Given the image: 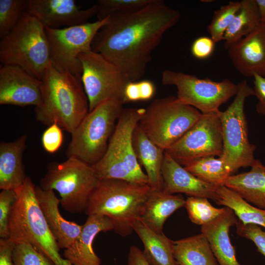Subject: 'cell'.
<instances>
[{"label": "cell", "mask_w": 265, "mask_h": 265, "mask_svg": "<svg viewBox=\"0 0 265 265\" xmlns=\"http://www.w3.org/2000/svg\"><path fill=\"white\" fill-rule=\"evenodd\" d=\"M14 191L17 199L9 220V238L16 244H30L55 265H72L59 253V248L45 219L30 178L27 176L23 184Z\"/></svg>", "instance_id": "277c9868"}, {"label": "cell", "mask_w": 265, "mask_h": 265, "mask_svg": "<svg viewBox=\"0 0 265 265\" xmlns=\"http://www.w3.org/2000/svg\"><path fill=\"white\" fill-rule=\"evenodd\" d=\"M145 109L138 124L147 136L164 151L182 137L202 114L173 96L155 99Z\"/></svg>", "instance_id": "9c48e42d"}, {"label": "cell", "mask_w": 265, "mask_h": 265, "mask_svg": "<svg viewBox=\"0 0 265 265\" xmlns=\"http://www.w3.org/2000/svg\"><path fill=\"white\" fill-rule=\"evenodd\" d=\"M215 43L211 37H199L193 42L191 46V53L197 59H207L213 53Z\"/></svg>", "instance_id": "f35d334b"}, {"label": "cell", "mask_w": 265, "mask_h": 265, "mask_svg": "<svg viewBox=\"0 0 265 265\" xmlns=\"http://www.w3.org/2000/svg\"><path fill=\"white\" fill-rule=\"evenodd\" d=\"M185 203L181 195L151 188L139 220L154 232L163 233L166 220L178 209L185 207Z\"/></svg>", "instance_id": "cb8c5ba5"}, {"label": "cell", "mask_w": 265, "mask_h": 265, "mask_svg": "<svg viewBox=\"0 0 265 265\" xmlns=\"http://www.w3.org/2000/svg\"><path fill=\"white\" fill-rule=\"evenodd\" d=\"M108 18L67 27H45L52 65L58 71L81 78L82 66L79 55L92 50L95 36Z\"/></svg>", "instance_id": "7c38bea8"}, {"label": "cell", "mask_w": 265, "mask_h": 265, "mask_svg": "<svg viewBox=\"0 0 265 265\" xmlns=\"http://www.w3.org/2000/svg\"><path fill=\"white\" fill-rule=\"evenodd\" d=\"M13 260V265H55L51 259L26 243L16 244Z\"/></svg>", "instance_id": "e575fe53"}, {"label": "cell", "mask_w": 265, "mask_h": 265, "mask_svg": "<svg viewBox=\"0 0 265 265\" xmlns=\"http://www.w3.org/2000/svg\"><path fill=\"white\" fill-rule=\"evenodd\" d=\"M42 81L21 67L11 64L0 68V104L40 106Z\"/></svg>", "instance_id": "2e32d148"}, {"label": "cell", "mask_w": 265, "mask_h": 265, "mask_svg": "<svg viewBox=\"0 0 265 265\" xmlns=\"http://www.w3.org/2000/svg\"><path fill=\"white\" fill-rule=\"evenodd\" d=\"M111 230H113V225L107 217L99 214L88 215L79 238L64 249V259L72 265H101V259L93 249V241L99 233Z\"/></svg>", "instance_id": "d6986e66"}, {"label": "cell", "mask_w": 265, "mask_h": 265, "mask_svg": "<svg viewBox=\"0 0 265 265\" xmlns=\"http://www.w3.org/2000/svg\"><path fill=\"white\" fill-rule=\"evenodd\" d=\"M27 136L23 135L12 142L0 144V189L15 190L26 178L23 162Z\"/></svg>", "instance_id": "7402d4cb"}, {"label": "cell", "mask_w": 265, "mask_h": 265, "mask_svg": "<svg viewBox=\"0 0 265 265\" xmlns=\"http://www.w3.org/2000/svg\"><path fill=\"white\" fill-rule=\"evenodd\" d=\"M235 226L237 234L251 240L258 251L265 257V230L256 224H244L238 219Z\"/></svg>", "instance_id": "8d00e7d4"}, {"label": "cell", "mask_w": 265, "mask_h": 265, "mask_svg": "<svg viewBox=\"0 0 265 265\" xmlns=\"http://www.w3.org/2000/svg\"><path fill=\"white\" fill-rule=\"evenodd\" d=\"M227 50L232 64L241 75L265 77V25L261 24Z\"/></svg>", "instance_id": "e0dca14e"}, {"label": "cell", "mask_w": 265, "mask_h": 265, "mask_svg": "<svg viewBox=\"0 0 265 265\" xmlns=\"http://www.w3.org/2000/svg\"><path fill=\"white\" fill-rule=\"evenodd\" d=\"M173 253L177 265H219L202 233L174 241Z\"/></svg>", "instance_id": "4316f807"}, {"label": "cell", "mask_w": 265, "mask_h": 265, "mask_svg": "<svg viewBox=\"0 0 265 265\" xmlns=\"http://www.w3.org/2000/svg\"><path fill=\"white\" fill-rule=\"evenodd\" d=\"M240 7L225 33L224 46L228 49L257 29L261 24L256 0H242Z\"/></svg>", "instance_id": "83f0119b"}, {"label": "cell", "mask_w": 265, "mask_h": 265, "mask_svg": "<svg viewBox=\"0 0 265 265\" xmlns=\"http://www.w3.org/2000/svg\"><path fill=\"white\" fill-rule=\"evenodd\" d=\"M132 140L138 162L147 176L148 185L152 189H162L161 168L165 151L147 136L138 123L133 132Z\"/></svg>", "instance_id": "603a6c76"}, {"label": "cell", "mask_w": 265, "mask_h": 265, "mask_svg": "<svg viewBox=\"0 0 265 265\" xmlns=\"http://www.w3.org/2000/svg\"><path fill=\"white\" fill-rule=\"evenodd\" d=\"M162 190L170 194L185 193L188 197L218 199V186L205 183L192 174L165 151L161 168Z\"/></svg>", "instance_id": "ac0fdd59"}, {"label": "cell", "mask_w": 265, "mask_h": 265, "mask_svg": "<svg viewBox=\"0 0 265 265\" xmlns=\"http://www.w3.org/2000/svg\"><path fill=\"white\" fill-rule=\"evenodd\" d=\"M133 229L143 246V255L150 265H177L174 256V241L164 233H157L137 220Z\"/></svg>", "instance_id": "484cf974"}, {"label": "cell", "mask_w": 265, "mask_h": 265, "mask_svg": "<svg viewBox=\"0 0 265 265\" xmlns=\"http://www.w3.org/2000/svg\"><path fill=\"white\" fill-rule=\"evenodd\" d=\"M26 0H0V37L15 27L26 10Z\"/></svg>", "instance_id": "d6a6232c"}, {"label": "cell", "mask_w": 265, "mask_h": 265, "mask_svg": "<svg viewBox=\"0 0 265 265\" xmlns=\"http://www.w3.org/2000/svg\"><path fill=\"white\" fill-rule=\"evenodd\" d=\"M41 81L42 103L35 108L36 120L56 123L71 133L89 112V102L81 78L56 70L50 63Z\"/></svg>", "instance_id": "7a4b0ae2"}, {"label": "cell", "mask_w": 265, "mask_h": 265, "mask_svg": "<svg viewBox=\"0 0 265 265\" xmlns=\"http://www.w3.org/2000/svg\"><path fill=\"white\" fill-rule=\"evenodd\" d=\"M240 5V1H231L214 12L207 30L215 43L223 41L225 33L238 11Z\"/></svg>", "instance_id": "1f68e13d"}, {"label": "cell", "mask_w": 265, "mask_h": 265, "mask_svg": "<svg viewBox=\"0 0 265 265\" xmlns=\"http://www.w3.org/2000/svg\"><path fill=\"white\" fill-rule=\"evenodd\" d=\"M235 98L224 111H219L223 139V151L219 157L231 172L241 167H251L255 159L256 146L249 141L247 121L244 110L245 100L255 96L246 80L238 84Z\"/></svg>", "instance_id": "30bf717a"}, {"label": "cell", "mask_w": 265, "mask_h": 265, "mask_svg": "<svg viewBox=\"0 0 265 265\" xmlns=\"http://www.w3.org/2000/svg\"><path fill=\"white\" fill-rule=\"evenodd\" d=\"M127 265H150L146 260L142 251L135 246L130 247Z\"/></svg>", "instance_id": "b9f144b4"}, {"label": "cell", "mask_w": 265, "mask_h": 265, "mask_svg": "<svg viewBox=\"0 0 265 265\" xmlns=\"http://www.w3.org/2000/svg\"><path fill=\"white\" fill-rule=\"evenodd\" d=\"M145 109H123L105 154L92 165L100 180L116 179L148 185L147 176L138 162L132 140L133 132Z\"/></svg>", "instance_id": "5b68a950"}, {"label": "cell", "mask_w": 265, "mask_h": 265, "mask_svg": "<svg viewBox=\"0 0 265 265\" xmlns=\"http://www.w3.org/2000/svg\"><path fill=\"white\" fill-rule=\"evenodd\" d=\"M219 112L202 113L195 124L165 151L184 167L202 158L220 157L223 139Z\"/></svg>", "instance_id": "5bb4252c"}, {"label": "cell", "mask_w": 265, "mask_h": 265, "mask_svg": "<svg viewBox=\"0 0 265 265\" xmlns=\"http://www.w3.org/2000/svg\"><path fill=\"white\" fill-rule=\"evenodd\" d=\"M62 129L56 123H54L49 126L43 133L41 137L42 145L47 152L54 153L61 147L63 141Z\"/></svg>", "instance_id": "74e56055"}, {"label": "cell", "mask_w": 265, "mask_h": 265, "mask_svg": "<svg viewBox=\"0 0 265 265\" xmlns=\"http://www.w3.org/2000/svg\"><path fill=\"white\" fill-rule=\"evenodd\" d=\"M15 245L16 243L9 238L0 239V265H13Z\"/></svg>", "instance_id": "60d3db41"}, {"label": "cell", "mask_w": 265, "mask_h": 265, "mask_svg": "<svg viewBox=\"0 0 265 265\" xmlns=\"http://www.w3.org/2000/svg\"><path fill=\"white\" fill-rule=\"evenodd\" d=\"M141 97V101L150 100L155 93V86L154 83L149 80H144L138 81Z\"/></svg>", "instance_id": "ee69618b"}, {"label": "cell", "mask_w": 265, "mask_h": 265, "mask_svg": "<svg viewBox=\"0 0 265 265\" xmlns=\"http://www.w3.org/2000/svg\"><path fill=\"white\" fill-rule=\"evenodd\" d=\"M81 82L89 102V112L107 100L125 104L124 90L130 81L113 63L100 53L90 51L80 53Z\"/></svg>", "instance_id": "4fadbf2b"}, {"label": "cell", "mask_w": 265, "mask_h": 265, "mask_svg": "<svg viewBox=\"0 0 265 265\" xmlns=\"http://www.w3.org/2000/svg\"><path fill=\"white\" fill-rule=\"evenodd\" d=\"M217 192V204L230 208L243 224H256L265 229V210L252 205L224 185L218 186Z\"/></svg>", "instance_id": "f1b7e54d"}, {"label": "cell", "mask_w": 265, "mask_h": 265, "mask_svg": "<svg viewBox=\"0 0 265 265\" xmlns=\"http://www.w3.org/2000/svg\"><path fill=\"white\" fill-rule=\"evenodd\" d=\"M108 17L93 40L92 51L118 67L130 81H136L145 74L152 52L181 14L163 0H154L142 8Z\"/></svg>", "instance_id": "6da1fadb"}, {"label": "cell", "mask_w": 265, "mask_h": 265, "mask_svg": "<svg viewBox=\"0 0 265 265\" xmlns=\"http://www.w3.org/2000/svg\"><path fill=\"white\" fill-rule=\"evenodd\" d=\"M161 81L164 85L175 86L178 99L201 113L218 112L219 107L235 96L238 90V84L229 79L216 81L168 69L162 72Z\"/></svg>", "instance_id": "8fae6325"}, {"label": "cell", "mask_w": 265, "mask_h": 265, "mask_svg": "<svg viewBox=\"0 0 265 265\" xmlns=\"http://www.w3.org/2000/svg\"><path fill=\"white\" fill-rule=\"evenodd\" d=\"M124 104L119 100H109L88 112L71 133L66 150L68 158H77L91 165L97 162L107 149Z\"/></svg>", "instance_id": "52a82bcc"}, {"label": "cell", "mask_w": 265, "mask_h": 265, "mask_svg": "<svg viewBox=\"0 0 265 265\" xmlns=\"http://www.w3.org/2000/svg\"><path fill=\"white\" fill-rule=\"evenodd\" d=\"M251 167L248 172L230 175L224 186L248 203L265 210V166L255 159Z\"/></svg>", "instance_id": "d4e9b609"}, {"label": "cell", "mask_w": 265, "mask_h": 265, "mask_svg": "<svg viewBox=\"0 0 265 265\" xmlns=\"http://www.w3.org/2000/svg\"><path fill=\"white\" fill-rule=\"evenodd\" d=\"M35 192L39 205L52 234L59 248L70 246L80 236L82 225L66 220L59 210L60 204L53 190L35 186Z\"/></svg>", "instance_id": "ffe728a7"}, {"label": "cell", "mask_w": 265, "mask_h": 265, "mask_svg": "<svg viewBox=\"0 0 265 265\" xmlns=\"http://www.w3.org/2000/svg\"><path fill=\"white\" fill-rule=\"evenodd\" d=\"M17 195L11 189H3L0 193V237L9 238V220Z\"/></svg>", "instance_id": "d590c367"}, {"label": "cell", "mask_w": 265, "mask_h": 265, "mask_svg": "<svg viewBox=\"0 0 265 265\" xmlns=\"http://www.w3.org/2000/svg\"><path fill=\"white\" fill-rule=\"evenodd\" d=\"M154 0H99L98 20H103L118 13L135 10L148 5Z\"/></svg>", "instance_id": "836d02e7"}, {"label": "cell", "mask_w": 265, "mask_h": 265, "mask_svg": "<svg viewBox=\"0 0 265 265\" xmlns=\"http://www.w3.org/2000/svg\"><path fill=\"white\" fill-rule=\"evenodd\" d=\"M125 103L141 101L140 93L137 81H130L124 90Z\"/></svg>", "instance_id": "7bdbcfd3"}, {"label": "cell", "mask_w": 265, "mask_h": 265, "mask_svg": "<svg viewBox=\"0 0 265 265\" xmlns=\"http://www.w3.org/2000/svg\"><path fill=\"white\" fill-rule=\"evenodd\" d=\"M99 11L98 4L82 9L74 0H26V11L45 27L60 28L83 24Z\"/></svg>", "instance_id": "9a60e30c"}, {"label": "cell", "mask_w": 265, "mask_h": 265, "mask_svg": "<svg viewBox=\"0 0 265 265\" xmlns=\"http://www.w3.org/2000/svg\"><path fill=\"white\" fill-rule=\"evenodd\" d=\"M237 220L234 212L226 207L222 214L201 227V232L209 241L219 265H240L229 234L230 228Z\"/></svg>", "instance_id": "44dd1931"}, {"label": "cell", "mask_w": 265, "mask_h": 265, "mask_svg": "<svg viewBox=\"0 0 265 265\" xmlns=\"http://www.w3.org/2000/svg\"><path fill=\"white\" fill-rule=\"evenodd\" d=\"M151 188L116 179L100 181L90 195L84 213L102 215L112 223L113 231L122 237L131 235L139 219Z\"/></svg>", "instance_id": "3957f363"}, {"label": "cell", "mask_w": 265, "mask_h": 265, "mask_svg": "<svg viewBox=\"0 0 265 265\" xmlns=\"http://www.w3.org/2000/svg\"><path fill=\"white\" fill-rule=\"evenodd\" d=\"M260 15L261 24L265 25V0H256Z\"/></svg>", "instance_id": "f6af8a7d"}, {"label": "cell", "mask_w": 265, "mask_h": 265, "mask_svg": "<svg viewBox=\"0 0 265 265\" xmlns=\"http://www.w3.org/2000/svg\"><path fill=\"white\" fill-rule=\"evenodd\" d=\"M184 167L200 180L216 186L224 185L232 173L219 157L202 158Z\"/></svg>", "instance_id": "f546056e"}, {"label": "cell", "mask_w": 265, "mask_h": 265, "mask_svg": "<svg viewBox=\"0 0 265 265\" xmlns=\"http://www.w3.org/2000/svg\"><path fill=\"white\" fill-rule=\"evenodd\" d=\"M2 65L18 66L41 80L51 63L45 28L34 16L25 12L15 27L0 42Z\"/></svg>", "instance_id": "8992f818"}, {"label": "cell", "mask_w": 265, "mask_h": 265, "mask_svg": "<svg viewBox=\"0 0 265 265\" xmlns=\"http://www.w3.org/2000/svg\"><path fill=\"white\" fill-rule=\"evenodd\" d=\"M188 217L194 224L204 225L212 221L226 210V207L218 208L213 207L208 198L188 197L185 205Z\"/></svg>", "instance_id": "4dcf8cb0"}, {"label": "cell", "mask_w": 265, "mask_h": 265, "mask_svg": "<svg viewBox=\"0 0 265 265\" xmlns=\"http://www.w3.org/2000/svg\"><path fill=\"white\" fill-rule=\"evenodd\" d=\"M253 78V90L258 99L256 106L257 112L265 116V77L255 75Z\"/></svg>", "instance_id": "ab89813d"}, {"label": "cell", "mask_w": 265, "mask_h": 265, "mask_svg": "<svg viewBox=\"0 0 265 265\" xmlns=\"http://www.w3.org/2000/svg\"><path fill=\"white\" fill-rule=\"evenodd\" d=\"M100 180L91 165L70 157L61 162H52L40 180L44 190H56L60 196V204L72 213L84 212L88 199Z\"/></svg>", "instance_id": "ba28073f"}]
</instances>
